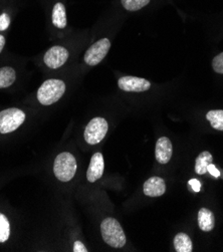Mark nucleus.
<instances>
[{
  "label": "nucleus",
  "instance_id": "obj_1",
  "mask_svg": "<svg viewBox=\"0 0 223 252\" xmlns=\"http://www.w3.org/2000/svg\"><path fill=\"white\" fill-rule=\"evenodd\" d=\"M101 232L104 241L114 248H122L126 244V235L121 224L115 218H106L101 224Z\"/></svg>",
  "mask_w": 223,
  "mask_h": 252
},
{
  "label": "nucleus",
  "instance_id": "obj_2",
  "mask_svg": "<svg viewBox=\"0 0 223 252\" xmlns=\"http://www.w3.org/2000/svg\"><path fill=\"white\" fill-rule=\"evenodd\" d=\"M65 84L61 80H47L37 91V99L43 106H51L64 95Z\"/></svg>",
  "mask_w": 223,
  "mask_h": 252
},
{
  "label": "nucleus",
  "instance_id": "obj_3",
  "mask_svg": "<svg viewBox=\"0 0 223 252\" xmlns=\"http://www.w3.org/2000/svg\"><path fill=\"white\" fill-rule=\"evenodd\" d=\"M77 160L68 152L61 153L57 156L54 163V173L62 182L70 181L77 172Z\"/></svg>",
  "mask_w": 223,
  "mask_h": 252
},
{
  "label": "nucleus",
  "instance_id": "obj_4",
  "mask_svg": "<svg viewBox=\"0 0 223 252\" xmlns=\"http://www.w3.org/2000/svg\"><path fill=\"white\" fill-rule=\"evenodd\" d=\"M26 120V114L16 108L0 112V133L8 134L17 130Z\"/></svg>",
  "mask_w": 223,
  "mask_h": 252
},
{
  "label": "nucleus",
  "instance_id": "obj_5",
  "mask_svg": "<svg viewBox=\"0 0 223 252\" xmlns=\"http://www.w3.org/2000/svg\"><path fill=\"white\" fill-rule=\"evenodd\" d=\"M109 130L108 122L103 118H94L86 127L85 140L89 145L101 143Z\"/></svg>",
  "mask_w": 223,
  "mask_h": 252
},
{
  "label": "nucleus",
  "instance_id": "obj_6",
  "mask_svg": "<svg viewBox=\"0 0 223 252\" xmlns=\"http://www.w3.org/2000/svg\"><path fill=\"white\" fill-rule=\"evenodd\" d=\"M111 48V41L103 38L95 42L85 54V62L88 65H96L100 63L108 55Z\"/></svg>",
  "mask_w": 223,
  "mask_h": 252
},
{
  "label": "nucleus",
  "instance_id": "obj_7",
  "mask_svg": "<svg viewBox=\"0 0 223 252\" xmlns=\"http://www.w3.org/2000/svg\"><path fill=\"white\" fill-rule=\"evenodd\" d=\"M68 59V52L63 46H53L44 55V63L51 68H59L65 63Z\"/></svg>",
  "mask_w": 223,
  "mask_h": 252
},
{
  "label": "nucleus",
  "instance_id": "obj_8",
  "mask_svg": "<svg viewBox=\"0 0 223 252\" xmlns=\"http://www.w3.org/2000/svg\"><path fill=\"white\" fill-rule=\"evenodd\" d=\"M118 86L122 91L141 93L150 90L151 83L145 79L127 75V77H123L118 81Z\"/></svg>",
  "mask_w": 223,
  "mask_h": 252
},
{
  "label": "nucleus",
  "instance_id": "obj_9",
  "mask_svg": "<svg viewBox=\"0 0 223 252\" xmlns=\"http://www.w3.org/2000/svg\"><path fill=\"white\" fill-rule=\"evenodd\" d=\"M105 162L104 157L101 153H96L93 155L88 171H87V179L89 182L94 183L97 181L104 174Z\"/></svg>",
  "mask_w": 223,
  "mask_h": 252
},
{
  "label": "nucleus",
  "instance_id": "obj_10",
  "mask_svg": "<svg viewBox=\"0 0 223 252\" xmlns=\"http://www.w3.org/2000/svg\"><path fill=\"white\" fill-rule=\"evenodd\" d=\"M173 154V146L171 141L167 137H161L158 139L155 148V157L160 164H167Z\"/></svg>",
  "mask_w": 223,
  "mask_h": 252
},
{
  "label": "nucleus",
  "instance_id": "obj_11",
  "mask_svg": "<svg viewBox=\"0 0 223 252\" xmlns=\"http://www.w3.org/2000/svg\"><path fill=\"white\" fill-rule=\"evenodd\" d=\"M143 191L148 197H160L166 192L165 181L160 177L149 178L144 183Z\"/></svg>",
  "mask_w": 223,
  "mask_h": 252
},
{
  "label": "nucleus",
  "instance_id": "obj_12",
  "mask_svg": "<svg viewBox=\"0 0 223 252\" xmlns=\"http://www.w3.org/2000/svg\"><path fill=\"white\" fill-rule=\"evenodd\" d=\"M198 225L204 232L211 231L215 226V216L213 212L207 208H201L198 211Z\"/></svg>",
  "mask_w": 223,
  "mask_h": 252
},
{
  "label": "nucleus",
  "instance_id": "obj_13",
  "mask_svg": "<svg viewBox=\"0 0 223 252\" xmlns=\"http://www.w3.org/2000/svg\"><path fill=\"white\" fill-rule=\"evenodd\" d=\"M212 155L208 151H204V152L200 153L195 161V172L198 175H204L208 172V166L212 164Z\"/></svg>",
  "mask_w": 223,
  "mask_h": 252
},
{
  "label": "nucleus",
  "instance_id": "obj_14",
  "mask_svg": "<svg viewBox=\"0 0 223 252\" xmlns=\"http://www.w3.org/2000/svg\"><path fill=\"white\" fill-rule=\"evenodd\" d=\"M53 23L58 29H64L66 27V14L65 7L63 3L59 2L53 9Z\"/></svg>",
  "mask_w": 223,
  "mask_h": 252
},
{
  "label": "nucleus",
  "instance_id": "obj_15",
  "mask_svg": "<svg viewBox=\"0 0 223 252\" xmlns=\"http://www.w3.org/2000/svg\"><path fill=\"white\" fill-rule=\"evenodd\" d=\"M174 247L177 252H192V240L187 234L178 233L174 237Z\"/></svg>",
  "mask_w": 223,
  "mask_h": 252
},
{
  "label": "nucleus",
  "instance_id": "obj_16",
  "mask_svg": "<svg viewBox=\"0 0 223 252\" xmlns=\"http://www.w3.org/2000/svg\"><path fill=\"white\" fill-rule=\"evenodd\" d=\"M16 80L15 70L10 66L0 68V89L10 87Z\"/></svg>",
  "mask_w": 223,
  "mask_h": 252
},
{
  "label": "nucleus",
  "instance_id": "obj_17",
  "mask_svg": "<svg viewBox=\"0 0 223 252\" xmlns=\"http://www.w3.org/2000/svg\"><path fill=\"white\" fill-rule=\"evenodd\" d=\"M206 119L213 129L223 131V110L209 111L206 114Z\"/></svg>",
  "mask_w": 223,
  "mask_h": 252
},
{
  "label": "nucleus",
  "instance_id": "obj_18",
  "mask_svg": "<svg viewBox=\"0 0 223 252\" xmlns=\"http://www.w3.org/2000/svg\"><path fill=\"white\" fill-rule=\"evenodd\" d=\"M10 235V226L5 215L0 213V243L6 242Z\"/></svg>",
  "mask_w": 223,
  "mask_h": 252
},
{
  "label": "nucleus",
  "instance_id": "obj_19",
  "mask_svg": "<svg viewBox=\"0 0 223 252\" xmlns=\"http://www.w3.org/2000/svg\"><path fill=\"white\" fill-rule=\"evenodd\" d=\"M121 1L125 9L129 11H137L149 4L150 0H121Z\"/></svg>",
  "mask_w": 223,
  "mask_h": 252
},
{
  "label": "nucleus",
  "instance_id": "obj_20",
  "mask_svg": "<svg viewBox=\"0 0 223 252\" xmlns=\"http://www.w3.org/2000/svg\"><path fill=\"white\" fill-rule=\"evenodd\" d=\"M212 67L215 72L223 74V53L219 54L213 59Z\"/></svg>",
  "mask_w": 223,
  "mask_h": 252
},
{
  "label": "nucleus",
  "instance_id": "obj_21",
  "mask_svg": "<svg viewBox=\"0 0 223 252\" xmlns=\"http://www.w3.org/2000/svg\"><path fill=\"white\" fill-rule=\"evenodd\" d=\"M10 24V17L6 13L0 15V32L6 31Z\"/></svg>",
  "mask_w": 223,
  "mask_h": 252
},
{
  "label": "nucleus",
  "instance_id": "obj_22",
  "mask_svg": "<svg viewBox=\"0 0 223 252\" xmlns=\"http://www.w3.org/2000/svg\"><path fill=\"white\" fill-rule=\"evenodd\" d=\"M74 252H88V248L81 241H76L73 245Z\"/></svg>",
  "mask_w": 223,
  "mask_h": 252
},
{
  "label": "nucleus",
  "instance_id": "obj_23",
  "mask_svg": "<svg viewBox=\"0 0 223 252\" xmlns=\"http://www.w3.org/2000/svg\"><path fill=\"white\" fill-rule=\"evenodd\" d=\"M189 185L192 187V189L195 191V192H199L200 189H201V184L200 182L196 180V179H191L189 181Z\"/></svg>",
  "mask_w": 223,
  "mask_h": 252
},
{
  "label": "nucleus",
  "instance_id": "obj_24",
  "mask_svg": "<svg viewBox=\"0 0 223 252\" xmlns=\"http://www.w3.org/2000/svg\"><path fill=\"white\" fill-rule=\"evenodd\" d=\"M208 172L213 176V177H215V178H218L219 176H220L219 170H217V168H216L213 164H210V165L208 166Z\"/></svg>",
  "mask_w": 223,
  "mask_h": 252
},
{
  "label": "nucleus",
  "instance_id": "obj_25",
  "mask_svg": "<svg viewBox=\"0 0 223 252\" xmlns=\"http://www.w3.org/2000/svg\"><path fill=\"white\" fill-rule=\"evenodd\" d=\"M4 44H5V38L3 35L0 34V53L2 52V49L4 47Z\"/></svg>",
  "mask_w": 223,
  "mask_h": 252
}]
</instances>
